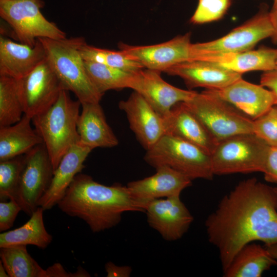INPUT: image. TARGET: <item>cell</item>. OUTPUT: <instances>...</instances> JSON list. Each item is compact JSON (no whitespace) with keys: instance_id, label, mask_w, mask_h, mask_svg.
<instances>
[{"instance_id":"cell-26","label":"cell","mask_w":277,"mask_h":277,"mask_svg":"<svg viewBox=\"0 0 277 277\" xmlns=\"http://www.w3.org/2000/svg\"><path fill=\"white\" fill-rule=\"evenodd\" d=\"M44 211L39 206L22 226L1 233L0 248L32 245L42 249L46 248L52 242L53 238L45 227Z\"/></svg>"},{"instance_id":"cell-5","label":"cell","mask_w":277,"mask_h":277,"mask_svg":"<svg viewBox=\"0 0 277 277\" xmlns=\"http://www.w3.org/2000/svg\"><path fill=\"white\" fill-rule=\"evenodd\" d=\"M146 151L144 160L155 168L167 166L192 180H211L214 175L211 155L179 137L165 134Z\"/></svg>"},{"instance_id":"cell-40","label":"cell","mask_w":277,"mask_h":277,"mask_svg":"<svg viewBox=\"0 0 277 277\" xmlns=\"http://www.w3.org/2000/svg\"><path fill=\"white\" fill-rule=\"evenodd\" d=\"M271 256L277 260V243L265 246Z\"/></svg>"},{"instance_id":"cell-19","label":"cell","mask_w":277,"mask_h":277,"mask_svg":"<svg viewBox=\"0 0 277 277\" xmlns=\"http://www.w3.org/2000/svg\"><path fill=\"white\" fill-rule=\"evenodd\" d=\"M163 118L166 134L187 141L211 155L219 142L184 102L174 105Z\"/></svg>"},{"instance_id":"cell-44","label":"cell","mask_w":277,"mask_h":277,"mask_svg":"<svg viewBox=\"0 0 277 277\" xmlns=\"http://www.w3.org/2000/svg\"><path fill=\"white\" fill-rule=\"evenodd\" d=\"M276 66H277V58H276Z\"/></svg>"},{"instance_id":"cell-8","label":"cell","mask_w":277,"mask_h":277,"mask_svg":"<svg viewBox=\"0 0 277 277\" xmlns=\"http://www.w3.org/2000/svg\"><path fill=\"white\" fill-rule=\"evenodd\" d=\"M43 0H0V16L19 43L34 46L38 38L60 39L66 33L42 14Z\"/></svg>"},{"instance_id":"cell-11","label":"cell","mask_w":277,"mask_h":277,"mask_svg":"<svg viewBox=\"0 0 277 277\" xmlns=\"http://www.w3.org/2000/svg\"><path fill=\"white\" fill-rule=\"evenodd\" d=\"M17 83L24 114L31 119L49 108L64 89L46 58Z\"/></svg>"},{"instance_id":"cell-10","label":"cell","mask_w":277,"mask_h":277,"mask_svg":"<svg viewBox=\"0 0 277 277\" xmlns=\"http://www.w3.org/2000/svg\"><path fill=\"white\" fill-rule=\"evenodd\" d=\"M54 170L44 143L24 154L15 200L28 215L39 207L40 200L50 185Z\"/></svg>"},{"instance_id":"cell-24","label":"cell","mask_w":277,"mask_h":277,"mask_svg":"<svg viewBox=\"0 0 277 277\" xmlns=\"http://www.w3.org/2000/svg\"><path fill=\"white\" fill-rule=\"evenodd\" d=\"M30 117L24 114L17 123L0 127V161L24 155L43 144L42 137L33 128Z\"/></svg>"},{"instance_id":"cell-38","label":"cell","mask_w":277,"mask_h":277,"mask_svg":"<svg viewBox=\"0 0 277 277\" xmlns=\"http://www.w3.org/2000/svg\"><path fill=\"white\" fill-rule=\"evenodd\" d=\"M105 269L107 277H128L132 272L130 266H119L111 262L106 263Z\"/></svg>"},{"instance_id":"cell-20","label":"cell","mask_w":277,"mask_h":277,"mask_svg":"<svg viewBox=\"0 0 277 277\" xmlns=\"http://www.w3.org/2000/svg\"><path fill=\"white\" fill-rule=\"evenodd\" d=\"M92 150L80 143L68 150L54 170L50 185L38 206L46 210L57 205L75 176L84 168V163Z\"/></svg>"},{"instance_id":"cell-23","label":"cell","mask_w":277,"mask_h":277,"mask_svg":"<svg viewBox=\"0 0 277 277\" xmlns=\"http://www.w3.org/2000/svg\"><path fill=\"white\" fill-rule=\"evenodd\" d=\"M276 58L277 49L261 47L256 50L215 55L195 60L213 62L242 74L252 71L271 70L277 67Z\"/></svg>"},{"instance_id":"cell-18","label":"cell","mask_w":277,"mask_h":277,"mask_svg":"<svg viewBox=\"0 0 277 277\" xmlns=\"http://www.w3.org/2000/svg\"><path fill=\"white\" fill-rule=\"evenodd\" d=\"M213 90L222 99L252 120L275 105L274 96L270 90L261 85L248 82L242 77L222 89Z\"/></svg>"},{"instance_id":"cell-9","label":"cell","mask_w":277,"mask_h":277,"mask_svg":"<svg viewBox=\"0 0 277 277\" xmlns=\"http://www.w3.org/2000/svg\"><path fill=\"white\" fill-rule=\"evenodd\" d=\"M273 33L269 13L261 10L246 23L221 38L192 44L191 60L251 50L261 41L271 37Z\"/></svg>"},{"instance_id":"cell-21","label":"cell","mask_w":277,"mask_h":277,"mask_svg":"<svg viewBox=\"0 0 277 277\" xmlns=\"http://www.w3.org/2000/svg\"><path fill=\"white\" fill-rule=\"evenodd\" d=\"M45 58V49L38 38L32 47L1 35L0 75L22 78Z\"/></svg>"},{"instance_id":"cell-43","label":"cell","mask_w":277,"mask_h":277,"mask_svg":"<svg viewBox=\"0 0 277 277\" xmlns=\"http://www.w3.org/2000/svg\"><path fill=\"white\" fill-rule=\"evenodd\" d=\"M272 10H277V0H273V7Z\"/></svg>"},{"instance_id":"cell-3","label":"cell","mask_w":277,"mask_h":277,"mask_svg":"<svg viewBox=\"0 0 277 277\" xmlns=\"http://www.w3.org/2000/svg\"><path fill=\"white\" fill-rule=\"evenodd\" d=\"M46 58L63 88L73 92L81 104L100 102L101 93L89 77L80 47L86 42L78 36L54 39L39 38Z\"/></svg>"},{"instance_id":"cell-37","label":"cell","mask_w":277,"mask_h":277,"mask_svg":"<svg viewBox=\"0 0 277 277\" xmlns=\"http://www.w3.org/2000/svg\"><path fill=\"white\" fill-rule=\"evenodd\" d=\"M260 83L272 92L275 98V105H277V67L271 70L263 72Z\"/></svg>"},{"instance_id":"cell-12","label":"cell","mask_w":277,"mask_h":277,"mask_svg":"<svg viewBox=\"0 0 277 277\" xmlns=\"http://www.w3.org/2000/svg\"><path fill=\"white\" fill-rule=\"evenodd\" d=\"M190 37V33H187L166 42L147 46H132L121 43L118 48L144 68L165 72L174 65L191 60L192 43Z\"/></svg>"},{"instance_id":"cell-27","label":"cell","mask_w":277,"mask_h":277,"mask_svg":"<svg viewBox=\"0 0 277 277\" xmlns=\"http://www.w3.org/2000/svg\"><path fill=\"white\" fill-rule=\"evenodd\" d=\"M84 66L92 82L103 95L106 91L110 90L126 88L132 89L136 72H131L86 61H84Z\"/></svg>"},{"instance_id":"cell-42","label":"cell","mask_w":277,"mask_h":277,"mask_svg":"<svg viewBox=\"0 0 277 277\" xmlns=\"http://www.w3.org/2000/svg\"><path fill=\"white\" fill-rule=\"evenodd\" d=\"M273 188V191H274V197L276 202V206L277 208V186Z\"/></svg>"},{"instance_id":"cell-31","label":"cell","mask_w":277,"mask_h":277,"mask_svg":"<svg viewBox=\"0 0 277 277\" xmlns=\"http://www.w3.org/2000/svg\"><path fill=\"white\" fill-rule=\"evenodd\" d=\"M24 154L0 161V200H14L18 186Z\"/></svg>"},{"instance_id":"cell-22","label":"cell","mask_w":277,"mask_h":277,"mask_svg":"<svg viewBox=\"0 0 277 277\" xmlns=\"http://www.w3.org/2000/svg\"><path fill=\"white\" fill-rule=\"evenodd\" d=\"M81 106L77 122L79 143L93 149L117 146L118 139L108 124L100 102L84 103Z\"/></svg>"},{"instance_id":"cell-25","label":"cell","mask_w":277,"mask_h":277,"mask_svg":"<svg viewBox=\"0 0 277 277\" xmlns=\"http://www.w3.org/2000/svg\"><path fill=\"white\" fill-rule=\"evenodd\" d=\"M277 264L266 248L253 242L237 253L228 268L225 277H261L264 272Z\"/></svg>"},{"instance_id":"cell-35","label":"cell","mask_w":277,"mask_h":277,"mask_svg":"<svg viewBox=\"0 0 277 277\" xmlns=\"http://www.w3.org/2000/svg\"><path fill=\"white\" fill-rule=\"evenodd\" d=\"M262 173L266 181L277 184V147L269 146Z\"/></svg>"},{"instance_id":"cell-16","label":"cell","mask_w":277,"mask_h":277,"mask_svg":"<svg viewBox=\"0 0 277 277\" xmlns=\"http://www.w3.org/2000/svg\"><path fill=\"white\" fill-rule=\"evenodd\" d=\"M156 173L142 180L129 182L127 187L132 197L146 209L154 200L180 196L182 191L191 185L192 180L167 166H160Z\"/></svg>"},{"instance_id":"cell-7","label":"cell","mask_w":277,"mask_h":277,"mask_svg":"<svg viewBox=\"0 0 277 277\" xmlns=\"http://www.w3.org/2000/svg\"><path fill=\"white\" fill-rule=\"evenodd\" d=\"M269 148L253 133L239 134L220 141L211 155L213 173L263 172Z\"/></svg>"},{"instance_id":"cell-41","label":"cell","mask_w":277,"mask_h":277,"mask_svg":"<svg viewBox=\"0 0 277 277\" xmlns=\"http://www.w3.org/2000/svg\"><path fill=\"white\" fill-rule=\"evenodd\" d=\"M0 277H9L5 267L0 261Z\"/></svg>"},{"instance_id":"cell-33","label":"cell","mask_w":277,"mask_h":277,"mask_svg":"<svg viewBox=\"0 0 277 277\" xmlns=\"http://www.w3.org/2000/svg\"><path fill=\"white\" fill-rule=\"evenodd\" d=\"M253 133L270 147H277V105L253 120Z\"/></svg>"},{"instance_id":"cell-15","label":"cell","mask_w":277,"mask_h":277,"mask_svg":"<svg viewBox=\"0 0 277 277\" xmlns=\"http://www.w3.org/2000/svg\"><path fill=\"white\" fill-rule=\"evenodd\" d=\"M126 113L129 126L145 149L153 146L166 134L163 117L138 92H134L118 104Z\"/></svg>"},{"instance_id":"cell-4","label":"cell","mask_w":277,"mask_h":277,"mask_svg":"<svg viewBox=\"0 0 277 277\" xmlns=\"http://www.w3.org/2000/svg\"><path fill=\"white\" fill-rule=\"evenodd\" d=\"M69 91L62 89L56 102L32 120L34 129L42 137L54 170L63 156L79 143L77 122L81 102L73 100Z\"/></svg>"},{"instance_id":"cell-6","label":"cell","mask_w":277,"mask_h":277,"mask_svg":"<svg viewBox=\"0 0 277 277\" xmlns=\"http://www.w3.org/2000/svg\"><path fill=\"white\" fill-rule=\"evenodd\" d=\"M184 103L218 142L236 134L253 133V120L213 90L197 92Z\"/></svg>"},{"instance_id":"cell-13","label":"cell","mask_w":277,"mask_h":277,"mask_svg":"<svg viewBox=\"0 0 277 277\" xmlns=\"http://www.w3.org/2000/svg\"><path fill=\"white\" fill-rule=\"evenodd\" d=\"M145 212L149 226L168 241L181 239L193 221L180 196L153 200L147 204Z\"/></svg>"},{"instance_id":"cell-34","label":"cell","mask_w":277,"mask_h":277,"mask_svg":"<svg viewBox=\"0 0 277 277\" xmlns=\"http://www.w3.org/2000/svg\"><path fill=\"white\" fill-rule=\"evenodd\" d=\"M22 208L14 200L0 202V231H6L12 227Z\"/></svg>"},{"instance_id":"cell-2","label":"cell","mask_w":277,"mask_h":277,"mask_svg":"<svg viewBox=\"0 0 277 277\" xmlns=\"http://www.w3.org/2000/svg\"><path fill=\"white\" fill-rule=\"evenodd\" d=\"M57 205L66 214L83 220L93 232L116 226L125 212H145L127 186L104 185L82 173L75 176Z\"/></svg>"},{"instance_id":"cell-36","label":"cell","mask_w":277,"mask_h":277,"mask_svg":"<svg viewBox=\"0 0 277 277\" xmlns=\"http://www.w3.org/2000/svg\"><path fill=\"white\" fill-rule=\"evenodd\" d=\"M46 270V277H86L90 276V274L82 267H80L76 272H67L58 263H54Z\"/></svg>"},{"instance_id":"cell-39","label":"cell","mask_w":277,"mask_h":277,"mask_svg":"<svg viewBox=\"0 0 277 277\" xmlns=\"http://www.w3.org/2000/svg\"><path fill=\"white\" fill-rule=\"evenodd\" d=\"M269 16L273 28L271 38L274 43L277 44V10H272L269 13Z\"/></svg>"},{"instance_id":"cell-17","label":"cell","mask_w":277,"mask_h":277,"mask_svg":"<svg viewBox=\"0 0 277 277\" xmlns=\"http://www.w3.org/2000/svg\"><path fill=\"white\" fill-rule=\"evenodd\" d=\"M164 72L181 77L190 88L204 87L209 90L222 89L241 78L242 75L215 63L202 60L182 62Z\"/></svg>"},{"instance_id":"cell-14","label":"cell","mask_w":277,"mask_h":277,"mask_svg":"<svg viewBox=\"0 0 277 277\" xmlns=\"http://www.w3.org/2000/svg\"><path fill=\"white\" fill-rule=\"evenodd\" d=\"M132 89L140 93L163 117L174 105L190 100L197 93L174 87L161 77V72L146 68L136 72Z\"/></svg>"},{"instance_id":"cell-1","label":"cell","mask_w":277,"mask_h":277,"mask_svg":"<svg viewBox=\"0 0 277 277\" xmlns=\"http://www.w3.org/2000/svg\"><path fill=\"white\" fill-rule=\"evenodd\" d=\"M205 227L217 248L223 271L246 245L277 243V208L273 188L250 178L240 182L209 215Z\"/></svg>"},{"instance_id":"cell-29","label":"cell","mask_w":277,"mask_h":277,"mask_svg":"<svg viewBox=\"0 0 277 277\" xmlns=\"http://www.w3.org/2000/svg\"><path fill=\"white\" fill-rule=\"evenodd\" d=\"M24 114L17 80L0 75V127L17 123Z\"/></svg>"},{"instance_id":"cell-32","label":"cell","mask_w":277,"mask_h":277,"mask_svg":"<svg viewBox=\"0 0 277 277\" xmlns=\"http://www.w3.org/2000/svg\"><path fill=\"white\" fill-rule=\"evenodd\" d=\"M231 3V0H199L190 22L202 24L218 21L225 14Z\"/></svg>"},{"instance_id":"cell-30","label":"cell","mask_w":277,"mask_h":277,"mask_svg":"<svg viewBox=\"0 0 277 277\" xmlns=\"http://www.w3.org/2000/svg\"><path fill=\"white\" fill-rule=\"evenodd\" d=\"M84 61L93 62L131 72L144 68L137 62L131 59L123 52L97 48L84 43L80 47Z\"/></svg>"},{"instance_id":"cell-28","label":"cell","mask_w":277,"mask_h":277,"mask_svg":"<svg viewBox=\"0 0 277 277\" xmlns=\"http://www.w3.org/2000/svg\"><path fill=\"white\" fill-rule=\"evenodd\" d=\"M1 261L9 277H46V270L30 255L27 246L0 248Z\"/></svg>"}]
</instances>
